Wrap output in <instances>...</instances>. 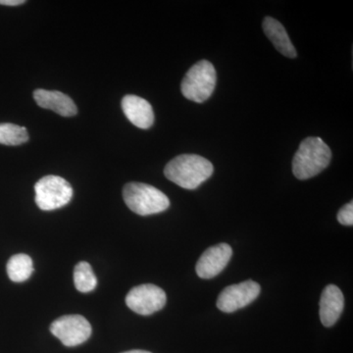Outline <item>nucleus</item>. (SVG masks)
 Segmentation results:
<instances>
[{
    "mask_svg": "<svg viewBox=\"0 0 353 353\" xmlns=\"http://www.w3.org/2000/svg\"><path fill=\"white\" fill-rule=\"evenodd\" d=\"M7 274L11 281L15 283H22L31 277L34 272L32 260L27 254L13 255L7 263Z\"/></svg>",
    "mask_w": 353,
    "mask_h": 353,
    "instance_id": "14",
    "label": "nucleus"
},
{
    "mask_svg": "<svg viewBox=\"0 0 353 353\" xmlns=\"http://www.w3.org/2000/svg\"><path fill=\"white\" fill-rule=\"evenodd\" d=\"M338 221L345 226H352L353 225V202L345 204L340 209L338 213Z\"/></svg>",
    "mask_w": 353,
    "mask_h": 353,
    "instance_id": "17",
    "label": "nucleus"
},
{
    "mask_svg": "<svg viewBox=\"0 0 353 353\" xmlns=\"http://www.w3.org/2000/svg\"><path fill=\"white\" fill-rule=\"evenodd\" d=\"M50 332L66 347H77L90 339L92 326L83 316L66 315L51 324Z\"/></svg>",
    "mask_w": 353,
    "mask_h": 353,
    "instance_id": "6",
    "label": "nucleus"
},
{
    "mask_svg": "<svg viewBox=\"0 0 353 353\" xmlns=\"http://www.w3.org/2000/svg\"><path fill=\"white\" fill-rule=\"evenodd\" d=\"M123 197L128 208L141 216L157 214L170 206L168 196L148 183H127L123 189Z\"/></svg>",
    "mask_w": 353,
    "mask_h": 353,
    "instance_id": "3",
    "label": "nucleus"
},
{
    "mask_svg": "<svg viewBox=\"0 0 353 353\" xmlns=\"http://www.w3.org/2000/svg\"><path fill=\"white\" fill-rule=\"evenodd\" d=\"M123 112L130 122L139 129H150L154 123V113L150 102L137 95H126L122 99Z\"/></svg>",
    "mask_w": 353,
    "mask_h": 353,
    "instance_id": "10",
    "label": "nucleus"
},
{
    "mask_svg": "<svg viewBox=\"0 0 353 353\" xmlns=\"http://www.w3.org/2000/svg\"><path fill=\"white\" fill-rule=\"evenodd\" d=\"M166 301L164 290L150 284L132 288L126 296L128 307L139 315H152L161 310Z\"/></svg>",
    "mask_w": 353,
    "mask_h": 353,
    "instance_id": "7",
    "label": "nucleus"
},
{
    "mask_svg": "<svg viewBox=\"0 0 353 353\" xmlns=\"http://www.w3.org/2000/svg\"><path fill=\"white\" fill-rule=\"evenodd\" d=\"M123 353H152L150 352H145V350H130V352Z\"/></svg>",
    "mask_w": 353,
    "mask_h": 353,
    "instance_id": "19",
    "label": "nucleus"
},
{
    "mask_svg": "<svg viewBox=\"0 0 353 353\" xmlns=\"http://www.w3.org/2000/svg\"><path fill=\"white\" fill-rule=\"evenodd\" d=\"M261 288L254 281L229 285L222 290L217 299V307L223 312L232 313L248 306L259 297Z\"/></svg>",
    "mask_w": 353,
    "mask_h": 353,
    "instance_id": "8",
    "label": "nucleus"
},
{
    "mask_svg": "<svg viewBox=\"0 0 353 353\" xmlns=\"http://www.w3.org/2000/svg\"><path fill=\"white\" fill-rule=\"evenodd\" d=\"M34 99L39 108L50 109L63 117H72L78 112L71 97L57 90H34Z\"/></svg>",
    "mask_w": 353,
    "mask_h": 353,
    "instance_id": "12",
    "label": "nucleus"
},
{
    "mask_svg": "<svg viewBox=\"0 0 353 353\" xmlns=\"http://www.w3.org/2000/svg\"><path fill=\"white\" fill-rule=\"evenodd\" d=\"M36 203L43 211L55 210L67 205L73 197V188L59 176H46L34 185Z\"/></svg>",
    "mask_w": 353,
    "mask_h": 353,
    "instance_id": "5",
    "label": "nucleus"
},
{
    "mask_svg": "<svg viewBox=\"0 0 353 353\" xmlns=\"http://www.w3.org/2000/svg\"><path fill=\"white\" fill-rule=\"evenodd\" d=\"M74 283L76 289L83 294L92 292L97 288V279L92 266L88 262H80L77 264L74 270Z\"/></svg>",
    "mask_w": 353,
    "mask_h": 353,
    "instance_id": "15",
    "label": "nucleus"
},
{
    "mask_svg": "<svg viewBox=\"0 0 353 353\" xmlns=\"http://www.w3.org/2000/svg\"><path fill=\"white\" fill-rule=\"evenodd\" d=\"M332 152L321 138L303 141L292 160V173L299 180H307L321 173L331 162Z\"/></svg>",
    "mask_w": 353,
    "mask_h": 353,
    "instance_id": "2",
    "label": "nucleus"
},
{
    "mask_svg": "<svg viewBox=\"0 0 353 353\" xmlns=\"http://www.w3.org/2000/svg\"><path fill=\"white\" fill-rule=\"evenodd\" d=\"M345 306V297L336 285H329L320 299V319L325 327H332L340 319Z\"/></svg>",
    "mask_w": 353,
    "mask_h": 353,
    "instance_id": "11",
    "label": "nucleus"
},
{
    "mask_svg": "<svg viewBox=\"0 0 353 353\" xmlns=\"http://www.w3.org/2000/svg\"><path fill=\"white\" fill-rule=\"evenodd\" d=\"M263 30L267 38L270 39L279 52L285 57L296 58V50L285 31L284 26L278 20L266 17L263 21Z\"/></svg>",
    "mask_w": 353,
    "mask_h": 353,
    "instance_id": "13",
    "label": "nucleus"
},
{
    "mask_svg": "<svg viewBox=\"0 0 353 353\" xmlns=\"http://www.w3.org/2000/svg\"><path fill=\"white\" fill-rule=\"evenodd\" d=\"M233 250L227 243L211 246L208 248L197 261L196 270L197 276L201 279H212L219 275L226 268L232 259Z\"/></svg>",
    "mask_w": 353,
    "mask_h": 353,
    "instance_id": "9",
    "label": "nucleus"
},
{
    "mask_svg": "<svg viewBox=\"0 0 353 353\" xmlns=\"http://www.w3.org/2000/svg\"><path fill=\"white\" fill-rule=\"evenodd\" d=\"M24 3V0H0V4L6 6H18Z\"/></svg>",
    "mask_w": 353,
    "mask_h": 353,
    "instance_id": "18",
    "label": "nucleus"
},
{
    "mask_svg": "<svg viewBox=\"0 0 353 353\" xmlns=\"http://www.w3.org/2000/svg\"><path fill=\"white\" fill-rule=\"evenodd\" d=\"M214 167L206 158L196 154H182L172 159L164 169L169 181L185 190H194L208 180Z\"/></svg>",
    "mask_w": 353,
    "mask_h": 353,
    "instance_id": "1",
    "label": "nucleus"
},
{
    "mask_svg": "<svg viewBox=\"0 0 353 353\" xmlns=\"http://www.w3.org/2000/svg\"><path fill=\"white\" fill-rule=\"evenodd\" d=\"M217 82L213 64L208 60L197 62L183 78L181 90L185 99L201 103L212 95Z\"/></svg>",
    "mask_w": 353,
    "mask_h": 353,
    "instance_id": "4",
    "label": "nucleus"
},
{
    "mask_svg": "<svg viewBox=\"0 0 353 353\" xmlns=\"http://www.w3.org/2000/svg\"><path fill=\"white\" fill-rule=\"evenodd\" d=\"M29 141V134L25 127L3 123L0 124V143L4 145H20Z\"/></svg>",
    "mask_w": 353,
    "mask_h": 353,
    "instance_id": "16",
    "label": "nucleus"
}]
</instances>
